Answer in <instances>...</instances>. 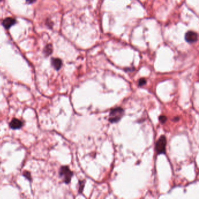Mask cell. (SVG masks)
Returning <instances> with one entry per match:
<instances>
[{"label": "cell", "instance_id": "6da1fadb", "mask_svg": "<svg viewBox=\"0 0 199 199\" xmlns=\"http://www.w3.org/2000/svg\"><path fill=\"white\" fill-rule=\"evenodd\" d=\"M124 114V110L122 108L118 107L112 109L109 113V122L111 123H117L121 120Z\"/></svg>", "mask_w": 199, "mask_h": 199}, {"label": "cell", "instance_id": "7a4b0ae2", "mask_svg": "<svg viewBox=\"0 0 199 199\" xmlns=\"http://www.w3.org/2000/svg\"><path fill=\"white\" fill-rule=\"evenodd\" d=\"M59 174L60 176L63 178V181L67 184H68L71 182L73 176V172L67 166H61L60 169Z\"/></svg>", "mask_w": 199, "mask_h": 199}, {"label": "cell", "instance_id": "3957f363", "mask_svg": "<svg viewBox=\"0 0 199 199\" xmlns=\"http://www.w3.org/2000/svg\"><path fill=\"white\" fill-rule=\"evenodd\" d=\"M166 138L164 135L160 136L155 146V150L158 155L165 154L166 152Z\"/></svg>", "mask_w": 199, "mask_h": 199}, {"label": "cell", "instance_id": "277c9868", "mask_svg": "<svg viewBox=\"0 0 199 199\" xmlns=\"http://www.w3.org/2000/svg\"><path fill=\"white\" fill-rule=\"evenodd\" d=\"M198 39L197 34L193 31L188 32L185 35V40L189 43H195Z\"/></svg>", "mask_w": 199, "mask_h": 199}, {"label": "cell", "instance_id": "5b68a950", "mask_svg": "<svg viewBox=\"0 0 199 199\" xmlns=\"http://www.w3.org/2000/svg\"><path fill=\"white\" fill-rule=\"evenodd\" d=\"M23 125V122L18 119H13L9 123V126L12 129H19Z\"/></svg>", "mask_w": 199, "mask_h": 199}, {"label": "cell", "instance_id": "8992f818", "mask_svg": "<svg viewBox=\"0 0 199 199\" xmlns=\"http://www.w3.org/2000/svg\"><path fill=\"white\" fill-rule=\"evenodd\" d=\"M15 23H16V20L15 19L12 18H7L3 21V25L7 29H8L9 27L13 26Z\"/></svg>", "mask_w": 199, "mask_h": 199}, {"label": "cell", "instance_id": "52a82bcc", "mask_svg": "<svg viewBox=\"0 0 199 199\" xmlns=\"http://www.w3.org/2000/svg\"><path fill=\"white\" fill-rule=\"evenodd\" d=\"M51 64L55 69L59 70L61 67L62 61L59 59H53L51 60Z\"/></svg>", "mask_w": 199, "mask_h": 199}, {"label": "cell", "instance_id": "ba28073f", "mask_svg": "<svg viewBox=\"0 0 199 199\" xmlns=\"http://www.w3.org/2000/svg\"><path fill=\"white\" fill-rule=\"evenodd\" d=\"M52 51H53L52 46H51V45L49 44V45H47V46L45 47V50H44V53H45L46 55H50V54L52 53Z\"/></svg>", "mask_w": 199, "mask_h": 199}, {"label": "cell", "instance_id": "9c48e42d", "mask_svg": "<svg viewBox=\"0 0 199 199\" xmlns=\"http://www.w3.org/2000/svg\"><path fill=\"white\" fill-rule=\"evenodd\" d=\"M84 186H85V181L84 180L79 181V189H78V192L79 193H81L83 192Z\"/></svg>", "mask_w": 199, "mask_h": 199}, {"label": "cell", "instance_id": "30bf717a", "mask_svg": "<svg viewBox=\"0 0 199 199\" xmlns=\"http://www.w3.org/2000/svg\"><path fill=\"white\" fill-rule=\"evenodd\" d=\"M147 83V80L145 78H141L138 81V86L143 87Z\"/></svg>", "mask_w": 199, "mask_h": 199}, {"label": "cell", "instance_id": "8fae6325", "mask_svg": "<svg viewBox=\"0 0 199 199\" xmlns=\"http://www.w3.org/2000/svg\"><path fill=\"white\" fill-rule=\"evenodd\" d=\"M159 120H160V122L162 124H164V123H165L166 122V120H167V118H166L165 116L161 115V116H160Z\"/></svg>", "mask_w": 199, "mask_h": 199}, {"label": "cell", "instance_id": "7c38bea8", "mask_svg": "<svg viewBox=\"0 0 199 199\" xmlns=\"http://www.w3.org/2000/svg\"><path fill=\"white\" fill-rule=\"evenodd\" d=\"M23 175L25 177H26L27 179L29 180H31V174L30 172H27V171H25L23 173Z\"/></svg>", "mask_w": 199, "mask_h": 199}, {"label": "cell", "instance_id": "4fadbf2b", "mask_svg": "<svg viewBox=\"0 0 199 199\" xmlns=\"http://www.w3.org/2000/svg\"><path fill=\"white\" fill-rule=\"evenodd\" d=\"M36 1V0H26V1L28 3H29V4H32L34 2H35Z\"/></svg>", "mask_w": 199, "mask_h": 199}, {"label": "cell", "instance_id": "5bb4252c", "mask_svg": "<svg viewBox=\"0 0 199 199\" xmlns=\"http://www.w3.org/2000/svg\"><path fill=\"white\" fill-rule=\"evenodd\" d=\"M0 1H1V0H0Z\"/></svg>", "mask_w": 199, "mask_h": 199}]
</instances>
